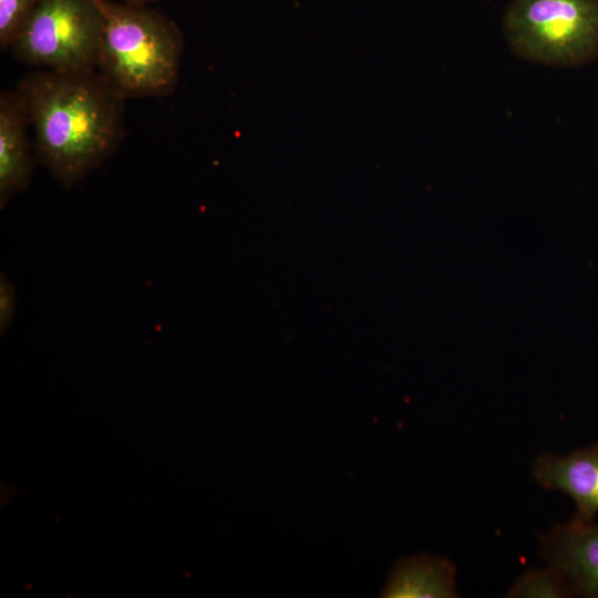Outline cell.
<instances>
[{
  "label": "cell",
  "instance_id": "6da1fadb",
  "mask_svg": "<svg viewBox=\"0 0 598 598\" xmlns=\"http://www.w3.org/2000/svg\"><path fill=\"white\" fill-rule=\"evenodd\" d=\"M17 89L28 109L38 163L68 190L124 138L126 100L97 70H34Z\"/></svg>",
  "mask_w": 598,
  "mask_h": 598
},
{
  "label": "cell",
  "instance_id": "7a4b0ae2",
  "mask_svg": "<svg viewBox=\"0 0 598 598\" xmlns=\"http://www.w3.org/2000/svg\"><path fill=\"white\" fill-rule=\"evenodd\" d=\"M97 2L104 27L96 70L126 101L172 94L184 52L178 24L151 6Z\"/></svg>",
  "mask_w": 598,
  "mask_h": 598
},
{
  "label": "cell",
  "instance_id": "3957f363",
  "mask_svg": "<svg viewBox=\"0 0 598 598\" xmlns=\"http://www.w3.org/2000/svg\"><path fill=\"white\" fill-rule=\"evenodd\" d=\"M503 31L511 51L525 61L581 66L598 58V0H513Z\"/></svg>",
  "mask_w": 598,
  "mask_h": 598
},
{
  "label": "cell",
  "instance_id": "277c9868",
  "mask_svg": "<svg viewBox=\"0 0 598 598\" xmlns=\"http://www.w3.org/2000/svg\"><path fill=\"white\" fill-rule=\"evenodd\" d=\"M103 27L97 0H40L10 50L35 70H96Z\"/></svg>",
  "mask_w": 598,
  "mask_h": 598
},
{
  "label": "cell",
  "instance_id": "5b68a950",
  "mask_svg": "<svg viewBox=\"0 0 598 598\" xmlns=\"http://www.w3.org/2000/svg\"><path fill=\"white\" fill-rule=\"evenodd\" d=\"M539 555L573 596L598 598V524L573 518L539 535Z\"/></svg>",
  "mask_w": 598,
  "mask_h": 598
},
{
  "label": "cell",
  "instance_id": "8992f818",
  "mask_svg": "<svg viewBox=\"0 0 598 598\" xmlns=\"http://www.w3.org/2000/svg\"><path fill=\"white\" fill-rule=\"evenodd\" d=\"M31 126L25 102L18 91L0 93V208L30 184L35 163L34 143L29 138Z\"/></svg>",
  "mask_w": 598,
  "mask_h": 598
},
{
  "label": "cell",
  "instance_id": "52a82bcc",
  "mask_svg": "<svg viewBox=\"0 0 598 598\" xmlns=\"http://www.w3.org/2000/svg\"><path fill=\"white\" fill-rule=\"evenodd\" d=\"M532 475L543 487L571 497L576 505L574 520H595L598 515V444L565 456L539 454L533 462Z\"/></svg>",
  "mask_w": 598,
  "mask_h": 598
},
{
  "label": "cell",
  "instance_id": "ba28073f",
  "mask_svg": "<svg viewBox=\"0 0 598 598\" xmlns=\"http://www.w3.org/2000/svg\"><path fill=\"white\" fill-rule=\"evenodd\" d=\"M456 568L445 558L426 553L400 559L392 568L381 597L455 598Z\"/></svg>",
  "mask_w": 598,
  "mask_h": 598
},
{
  "label": "cell",
  "instance_id": "9c48e42d",
  "mask_svg": "<svg viewBox=\"0 0 598 598\" xmlns=\"http://www.w3.org/2000/svg\"><path fill=\"white\" fill-rule=\"evenodd\" d=\"M573 596L563 576L551 566L525 571L508 589V598H564Z\"/></svg>",
  "mask_w": 598,
  "mask_h": 598
},
{
  "label": "cell",
  "instance_id": "30bf717a",
  "mask_svg": "<svg viewBox=\"0 0 598 598\" xmlns=\"http://www.w3.org/2000/svg\"><path fill=\"white\" fill-rule=\"evenodd\" d=\"M40 0H0V49L10 50L16 43Z\"/></svg>",
  "mask_w": 598,
  "mask_h": 598
},
{
  "label": "cell",
  "instance_id": "8fae6325",
  "mask_svg": "<svg viewBox=\"0 0 598 598\" xmlns=\"http://www.w3.org/2000/svg\"><path fill=\"white\" fill-rule=\"evenodd\" d=\"M16 290L3 272L0 275V333L3 336L10 328L16 313Z\"/></svg>",
  "mask_w": 598,
  "mask_h": 598
},
{
  "label": "cell",
  "instance_id": "7c38bea8",
  "mask_svg": "<svg viewBox=\"0 0 598 598\" xmlns=\"http://www.w3.org/2000/svg\"><path fill=\"white\" fill-rule=\"evenodd\" d=\"M123 3L130 4V6H151L152 3L158 2L159 0H120Z\"/></svg>",
  "mask_w": 598,
  "mask_h": 598
}]
</instances>
